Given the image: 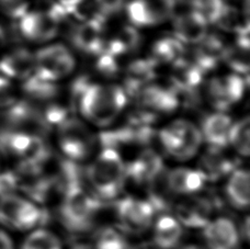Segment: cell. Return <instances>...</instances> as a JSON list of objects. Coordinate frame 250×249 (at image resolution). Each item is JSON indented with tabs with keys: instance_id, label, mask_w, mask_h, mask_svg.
<instances>
[{
	"instance_id": "1",
	"label": "cell",
	"mask_w": 250,
	"mask_h": 249,
	"mask_svg": "<svg viewBox=\"0 0 250 249\" xmlns=\"http://www.w3.org/2000/svg\"><path fill=\"white\" fill-rule=\"evenodd\" d=\"M126 104V93L117 84L93 83L87 77H79L71 84L70 111L80 112L97 126H109Z\"/></svg>"
},
{
	"instance_id": "2",
	"label": "cell",
	"mask_w": 250,
	"mask_h": 249,
	"mask_svg": "<svg viewBox=\"0 0 250 249\" xmlns=\"http://www.w3.org/2000/svg\"><path fill=\"white\" fill-rule=\"evenodd\" d=\"M83 172L88 190L101 202L118 200L127 182L124 159L113 148H102Z\"/></svg>"
},
{
	"instance_id": "3",
	"label": "cell",
	"mask_w": 250,
	"mask_h": 249,
	"mask_svg": "<svg viewBox=\"0 0 250 249\" xmlns=\"http://www.w3.org/2000/svg\"><path fill=\"white\" fill-rule=\"evenodd\" d=\"M101 211L99 201L82 185H74L62 190L57 217L62 228L73 234L91 230Z\"/></svg>"
},
{
	"instance_id": "4",
	"label": "cell",
	"mask_w": 250,
	"mask_h": 249,
	"mask_svg": "<svg viewBox=\"0 0 250 249\" xmlns=\"http://www.w3.org/2000/svg\"><path fill=\"white\" fill-rule=\"evenodd\" d=\"M0 155L19 159V163L44 165L51 157V148L43 136L3 127L0 130Z\"/></svg>"
},
{
	"instance_id": "5",
	"label": "cell",
	"mask_w": 250,
	"mask_h": 249,
	"mask_svg": "<svg viewBox=\"0 0 250 249\" xmlns=\"http://www.w3.org/2000/svg\"><path fill=\"white\" fill-rule=\"evenodd\" d=\"M160 147L177 161L186 162L198 154L203 139L200 128L187 120H177L156 134Z\"/></svg>"
},
{
	"instance_id": "6",
	"label": "cell",
	"mask_w": 250,
	"mask_h": 249,
	"mask_svg": "<svg viewBox=\"0 0 250 249\" xmlns=\"http://www.w3.org/2000/svg\"><path fill=\"white\" fill-rule=\"evenodd\" d=\"M117 228L126 236H141L148 233L156 219V211L147 199L125 195L114 204Z\"/></svg>"
},
{
	"instance_id": "7",
	"label": "cell",
	"mask_w": 250,
	"mask_h": 249,
	"mask_svg": "<svg viewBox=\"0 0 250 249\" xmlns=\"http://www.w3.org/2000/svg\"><path fill=\"white\" fill-rule=\"evenodd\" d=\"M45 215L40 204L18 193L0 199V224L17 232H31L41 228Z\"/></svg>"
},
{
	"instance_id": "8",
	"label": "cell",
	"mask_w": 250,
	"mask_h": 249,
	"mask_svg": "<svg viewBox=\"0 0 250 249\" xmlns=\"http://www.w3.org/2000/svg\"><path fill=\"white\" fill-rule=\"evenodd\" d=\"M66 18L57 1H47L41 9L28 11L19 19L20 34L33 42H47L56 37L61 22Z\"/></svg>"
},
{
	"instance_id": "9",
	"label": "cell",
	"mask_w": 250,
	"mask_h": 249,
	"mask_svg": "<svg viewBox=\"0 0 250 249\" xmlns=\"http://www.w3.org/2000/svg\"><path fill=\"white\" fill-rule=\"evenodd\" d=\"M57 140L64 158L77 164L90 158L97 143L86 124L71 115L57 126Z\"/></svg>"
},
{
	"instance_id": "10",
	"label": "cell",
	"mask_w": 250,
	"mask_h": 249,
	"mask_svg": "<svg viewBox=\"0 0 250 249\" xmlns=\"http://www.w3.org/2000/svg\"><path fill=\"white\" fill-rule=\"evenodd\" d=\"M75 65L74 55L62 44H52L34 54V75L47 82L55 83L68 76Z\"/></svg>"
},
{
	"instance_id": "11",
	"label": "cell",
	"mask_w": 250,
	"mask_h": 249,
	"mask_svg": "<svg viewBox=\"0 0 250 249\" xmlns=\"http://www.w3.org/2000/svg\"><path fill=\"white\" fill-rule=\"evenodd\" d=\"M178 0H132L126 4L128 20L135 28L155 26L175 16Z\"/></svg>"
},
{
	"instance_id": "12",
	"label": "cell",
	"mask_w": 250,
	"mask_h": 249,
	"mask_svg": "<svg viewBox=\"0 0 250 249\" xmlns=\"http://www.w3.org/2000/svg\"><path fill=\"white\" fill-rule=\"evenodd\" d=\"M104 28L105 17L102 15L84 20L71 31V43L84 54L98 56L104 51L105 44Z\"/></svg>"
},
{
	"instance_id": "13",
	"label": "cell",
	"mask_w": 250,
	"mask_h": 249,
	"mask_svg": "<svg viewBox=\"0 0 250 249\" xmlns=\"http://www.w3.org/2000/svg\"><path fill=\"white\" fill-rule=\"evenodd\" d=\"M125 166L127 180L146 188L153 185L166 171L162 156L150 148L142 150L133 161L125 163Z\"/></svg>"
},
{
	"instance_id": "14",
	"label": "cell",
	"mask_w": 250,
	"mask_h": 249,
	"mask_svg": "<svg viewBox=\"0 0 250 249\" xmlns=\"http://www.w3.org/2000/svg\"><path fill=\"white\" fill-rule=\"evenodd\" d=\"M205 249H238L239 229L233 220L225 216L211 219L202 228Z\"/></svg>"
},
{
	"instance_id": "15",
	"label": "cell",
	"mask_w": 250,
	"mask_h": 249,
	"mask_svg": "<svg viewBox=\"0 0 250 249\" xmlns=\"http://www.w3.org/2000/svg\"><path fill=\"white\" fill-rule=\"evenodd\" d=\"M212 212L213 202L211 200L196 194L181 198L180 201L175 204L172 215L184 228L202 229L211 220Z\"/></svg>"
},
{
	"instance_id": "16",
	"label": "cell",
	"mask_w": 250,
	"mask_h": 249,
	"mask_svg": "<svg viewBox=\"0 0 250 249\" xmlns=\"http://www.w3.org/2000/svg\"><path fill=\"white\" fill-rule=\"evenodd\" d=\"M140 108L151 111L156 114L170 113L180 105V96L170 84L167 87L159 84H147L134 97Z\"/></svg>"
},
{
	"instance_id": "17",
	"label": "cell",
	"mask_w": 250,
	"mask_h": 249,
	"mask_svg": "<svg viewBox=\"0 0 250 249\" xmlns=\"http://www.w3.org/2000/svg\"><path fill=\"white\" fill-rule=\"evenodd\" d=\"M165 181L171 195L180 198L200 194L207 185V180L199 169L189 167H176L167 170Z\"/></svg>"
},
{
	"instance_id": "18",
	"label": "cell",
	"mask_w": 250,
	"mask_h": 249,
	"mask_svg": "<svg viewBox=\"0 0 250 249\" xmlns=\"http://www.w3.org/2000/svg\"><path fill=\"white\" fill-rule=\"evenodd\" d=\"M150 230L153 244L157 249H178L185 236V228L169 213L156 217Z\"/></svg>"
},
{
	"instance_id": "19",
	"label": "cell",
	"mask_w": 250,
	"mask_h": 249,
	"mask_svg": "<svg viewBox=\"0 0 250 249\" xmlns=\"http://www.w3.org/2000/svg\"><path fill=\"white\" fill-rule=\"evenodd\" d=\"M227 45L220 34H207L202 41L198 43L194 50L192 63L203 74L211 72L223 60Z\"/></svg>"
},
{
	"instance_id": "20",
	"label": "cell",
	"mask_w": 250,
	"mask_h": 249,
	"mask_svg": "<svg viewBox=\"0 0 250 249\" xmlns=\"http://www.w3.org/2000/svg\"><path fill=\"white\" fill-rule=\"evenodd\" d=\"M230 118L224 112H215L205 117L201 127L203 141L208 144V148L224 149L229 146Z\"/></svg>"
},
{
	"instance_id": "21",
	"label": "cell",
	"mask_w": 250,
	"mask_h": 249,
	"mask_svg": "<svg viewBox=\"0 0 250 249\" xmlns=\"http://www.w3.org/2000/svg\"><path fill=\"white\" fill-rule=\"evenodd\" d=\"M0 74L24 81L34 74V55L23 47L13 48L0 59Z\"/></svg>"
},
{
	"instance_id": "22",
	"label": "cell",
	"mask_w": 250,
	"mask_h": 249,
	"mask_svg": "<svg viewBox=\"0 0 250 249\" xmlns=\"http://www.w3.org/2000/svg\"><path fill=\"white\" fill-rule=\"evenodd\" d=\"M158 63L153 59H142L132 62L127 66L124 81V91L128 97H135L143 88L156 77Z\"/></svg>"
},
{
	"instance_id": "23",
	"label": "cell",
	"mask_w": 250,
	"mask_h": 249,
	"mask_svg": "<svg viewBox=\"0 0 250 249\" xmlns=\"http://www.w3.org/2000/svg\"><path fill=\"white\" fill-rule=\"evenodd\" d=\"M224 193L229 206L237 211L249 208V171L246 168H235L227 176Z\"/></svg>"
},
{
	"instance_id": "24",
	"label": "cell",
	"mask_w": 250,
	"mask_h": 249,
	"mask_svg": "<svg viewBox=\"0 0 250 249\" xmlns=\"http://www.w3.org/2000/svg\"><path fill=\"white\" fill-rule=\"evenodd\" d=\"M208 23L193 11L184 12L173 18L175 38L184 44H198L207 37Z\"/></svg>"
},
{
	"instance_id": "25",
	"label": "cell",
	"mask_w": 250,
	"mask_h": 249,
	"mask_svg": "<svg viewBox=\"0 0 250 249\" xmlns=\"http://www.w3.org/2000/svg\"><path fill=\"white\" fill-rule=\"evenodd\" d=\"M223 150L224 149L208 148L201 157L198 169L207 181L220 180L229 176L236 168L233 159L224 155Z\"/></svg>"
},
{
	"instance_id": "26",
	"label": "cell",
	"mask_w": 250,
	"mask_h": 249,
	"mask_svg": "<svg viewBox=\"0 0 250 249\" xmlns=\"http://www.w3.org/2000/svg\"><path fill=\"white\" fill-rule=\"evenodd\" d=\"M151 52H153L151 59L158 64L165 63L173 65L186 59L185 44L175 37H165L158 40L154 44Z\"/></svg>"
},
{
	"instance_id": "27",
	"label": "cell",
	"mask_w": 250,
	"mask_h": 249,
	"mask_svg": "<svg viewBox=\"0 0 250 249\" xmlns=\"http://www.w3.org/2000/svg\"><path fill=\"white\" fill-rule=\"evenodd\" d=\"M22 89L25 95L31 98V100L40 102L51 101L59 95V86L55 83L44 81L34 74L24 79Z\"/></svg>"
},
{
	"instance_id": "28",
	"label": "cell",
	"mask_w": 250,
	"mask_h": 249,
	"mask_svg": "<svg viewBox=\"0 0 250 249\" xmlns=\"http://www.w3.org/2000/svg\"><path fill=\"white\" fill-rule=\"evenodd\" d=\"M93 249H137L126 235L117 228H104L97 233Z\"/></svg>"
},
{
	"instance_id": "29",
	"label": "cell",
	"mask_w": 250,
	"mask_h": 249,
	"mask_svg": "<svg viewBox=\"0 0 250 249\" xmlns=\"http://www.w3.org/2000/svg\"><path fill=\"white\" fill-rule=\"evenodd\" d=\"M20 249H64L57 235L50 229L38 228L29 232Z\"/></svg>"
},
{
	"instance_id": "30",
	"label": "cell",
	"mask_w": 250,
	"mask_h": 249,
	"mask_svg": "<svg viewBox=\"0 0 250 249\" xmlns=\"http://www.w3.org/2000/svg\"><path fill=\"white\" fill-rule=\"evenodd\" d=\"M250 120L248 117L238 120L237 122L231 124L229 145L233 148L239 156L248 157L250 153Z\"/></svg>"
},
{
	"instance_id": "31",
	"label": "cell",
	"mask_w": 250,
	"mask_h": 249,
	"mask_svg": "<svg viewBox=\"0 0 250 249\" xmlns=\"http://www.w3.org/2000/svg\"><path fill=\"white\" fill-rule=\"evenodd\" d=\"M222 61L225 62L235 74L247 76L249 72V47L238 43L234 46H227Z\"/></svg>"
},
{
	"instance_id": "32",
	"label": "cell",
	"mask_w": 250,
	"mask_h": 249,
	"mask_svg": "<svg viewBox=\"0 0 250 249\" xmlns=\"http://www.w3.org/2000/svg\"><path fill=\"white\" fill-rule=\"evenodd\" d=\"M220 82L223 95L229 106L242 99L248 86L247 78H244L242 75L235 73L227 75L225 77H220Z\"/></svg>"
},
{
	"instance_id": "33",
	"label": "cell",
	"mask_w": 250,
	"mask_h": 249,
	"mask_svg": "<svg viewBox=\"0 0 250 249\" xmlns=\"http://www.w3.org/2000/svg\"><path fill=\"white\" fill-rule=\"evenodd\" d=\"M226 6L224 0H191V10L208 24H215Z\"/></svg>"
},
{
	"instance_id": "34",
	"label": "cell",
	"mask_w": 250,
	"mask_h": 249,
	"mask_svg": "<svg viewBox=\"0 0 250 249\" xmlns=\"http://www.w3.org/2000/svg\"><path fill=\"white\" fill-rule=\"evenodd\" d=\"M0 10L11 19L19 20L29 11L28 0H0Z\"/></svg>"
},
{
	"instance_id": "35",
	"label": "cell",
	"mask_w": 250,
	"mask_h": 249,
	"mask_svg": "<svg viewBox=\"0 0 250 249\" xmlns=\"http://www.w3.org/2000/svg\"><path fill=\"white\" fill-rule=\"evenodd\" d=\"M18 101L15 89L6 77L0 78V113L8 110Z\"/></svg>"
},
{
	"instance_id": "36",
	"label": "cell",
	"mask_w": 250,
	"mask_h": 249,
	"mask_svg": "<svg viewBox=\"0 0 250 249\" xmlns=\"http://www.w3.org/2000/svg\"><path fill=\"white\" fill-rule=\"evenodd\" d=\"M118 60V57L110 55L105 52H102L101 54L98 55L97 69L99 70L102 75H104V76L112 77L114 75H117L120 70Z\"/></svg>"
},
{
	"instance_id": "37",
	"label": "cell",
	"mask_w": 250,
	"mask_h": 249,
	"mask_svg": "<svg viewBox=\"0 0 250 249\" xmlns=\"http://www.w3.org/2000/svg\"><path fill=\"white\" fill-rule=\"evenodd\" d=\"M125 0H96L97 9L105 18L115 15L123 8Z\"/></svg>"
},
{
	"instance_id": "38",
	"label": "cell",
	"mask_w": 250,
	"mask_h": 249,
	"mask_svg": "<svg viewBox=\"0 0 250 249\" xmlns=\"http://www.w3.org/2000/svg\"><path fill=\"white\" fill-rule=\"evenodd\" d=\"M0 249H16L10 235L1 228H0Z\"/></svg>"
},
{
	"instance_id": "39",
	"label": "cell",
	"mask_w": 250,
	"mask_h": 249,
	"mask_svg": "<svg viewBox=\"0 0 250 249\" xmlns=\"http://www.w3.org/2000/svg\"><path fill=\"white\" fill-rule=\"evenodd\" d=\"M67 249H93V246L92 244H89L86 242H76Z\"/></svg>"
},
{
	"instance_id": "40",
	"label": "cell",
	"mask_w": 250,
	"mask_h": 249,
	"mask_svg": "<svg viewBox=\"0 0 250 249\" xmlns=\"http://www.w3.org/2000/svg\"><path fill=\"white\" fill-rule=\"evenodd\" d=\"M179 249H205V248H204V246L196 245V244H188V245L182 246Z\"/></svg>"
},
{
	"instance_id": "41",
	"label": "cell",
	"mask_w": 250,
	"mask_h": 249,
	"mask_svg": "<svg viewBox=\"0 0 250 249\" xmlns=\"http://www.w3.org/2000/svg\"><path fill=\"white\" fill-rule=\"evenodd\" d=\"M0 173H1V163H0Z\"/></svg>"
},
{
	"instance_id": "42",
	"label": "cell",
	"mask_w": 250,
	"mask_h": 249,
	"mask_svg": "<svg viewBox=\"0 0 250 249\" xmlns=\"http://www.w3.org/2000/svg\"><path fill=\"white\" fill-rule=\"evenodd\" d=\"M1 198H2V195H1V194H0V199H1Z\"/></svg>"
}]
</instances>
